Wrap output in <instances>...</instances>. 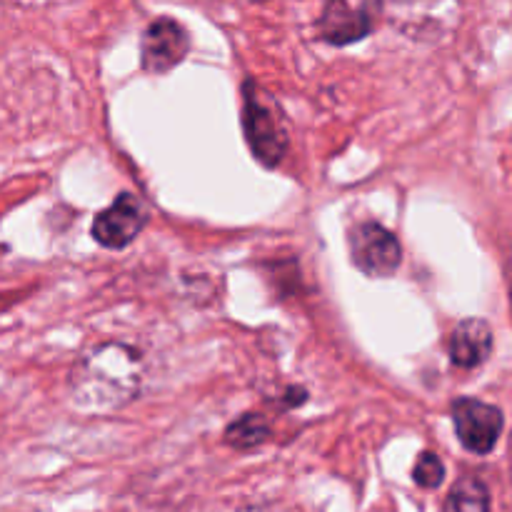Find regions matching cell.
Returning a JSON list of instances; mask_svg holds the SVG:
<instances>
[{"label":"cell","mask_w":512,"mask_h":512,"mask_svg":"<svg viewBox=\"0 0 512 512\" xmlns=\"http://www.w3.org/2000/svg\"><path fill=\"white\" fill-rule=\"evenodd\" d=\"M350 255L355 268L370 278H388L403 263L398 235L380 223H363L350 233Z\"/></svg>","instance_id":"obj_3"},{"label":"cell","mask_w":512,"mask_h":512,"mask_svg":"<svg viewBox=\"0 0 512 512\" xmlns=\"http://www.w3.org/2000/svg\"><path fill=\"white\" fill-rule=\"evenodd\" d=\"M243 125L245 138H248L250 150L255 158L273 168L283 160L288 150V135H285L283 123H280L278 110L273 108L263 90L255 83L245 85V108H243Z\"/></svg>","instance_id":"obj_2"},{"label":"cell","mask_w":512,"mask_h":512,"mask_svg":"<svg viewBox=\"0 0 512 512\" xmlns=\"http://www.w3.org/2000/svg\"><path fill=\"white\" fill-rule=\"evenodd\" d=\"M143 363L133 348L120 343L90 350L70 373V398L85 413H115L138 395Z\"/></svg>","instance_id":"obj_1"},{"label":"cell","mask_w":512,"mask_h":512,"mask_svg":"<svg viewBox=\"0 0 512 512\" xmlns=\"http://www.w3.org/2000/svg\"><path fill=\"white\" fill-rule=\"evenodd\" d=\"M493 353V328L485 320H463L450 338V360L463 370L483 365Z\"/></svg>","instance_id":"obj_8"},{"label":"cell","mask_w":512,"mask_h":512,"mask_svg":"<svg viewBox=\"0 0 512 512\" xmlns=\"http://www.w3.org/2000/svg\"><path fill=\"white\" fill-rule=\"evenodd\" d=\"M145 223H148V213H145L143 203L135 195L120 193L113 205H108L103 213H98L90 233H93V238L103 248L123 250L125 245H130L138 238Z\"/></svg>","instance_id":"obj_5"},{"label":"cell","mask_w":512,"mask_h":512,"mask_svg":"<svg viewBox=\"0 0 512 512\" xmlns=\"http://www.w3.org/2000/svg\"><path fill=\"white\" fill-rule=\"evenodd\" d=\"M190 38L188 30L173 18H158L148 25L143 35V45H140V53H143V68L148 73L163 75L168 70H173L175 65L183 63V58L188 55Z\"/></svg>","instance_id":"obj_6"},{"label":"cell","mask_w":512,"mask_h":512,"mask_svg":"<svg viewBox=\"0 0 512 512\" xmlns=\"http://www.w3.org/2000/svg\"><path fill=\"white\" fill-rule=\"evenodd\" d=\"M453 420L455 433H458V440L463 443V448L478 455L493 453L505 425L503 413L495 405L473 398L455 400Z\"/></svg>","instance_id":"obj_4"},{"label":"cell","mask_w":512,"mask_h":512,"mask_svg":"<svg viewBox=\"0 0 512 512\" xmlns=\"http://www.w3.org/2000/svg\"><path fill=\"white\" fill-rule=\"evenodd\" d=\"M373 28L370 13L365 10H353L345 0H328L323 15L318 20L320 38L335 45H348L355 40L365 38Z\"/></svg>","instance_id":"obj_7"},{"label":"cell","mask_w":512,"mask_h":512,"mask_svg":"<svg viewBox=\"0 0 512 512\" xmlns=\"http://www.w3.org/2000/svg\"><path fill=\"white\" fill-rule=\"evenodd\" d=\"M268 438H270L268 420L253 413L245 415V418H240L238 423L230 425L228 433H225V443L233 445V448L238 450L258 448V445H263Z\"/></svg>","instance_id":"obj_9"},{"label":"cell","mask_w":512,"mask_h":512,"mask_svg":"<svg viewBox=\"0 0 512 512\" xmlns=\"http://www.w3.org/2000/svg\"><path fill=\"white\" fill-rule=\"evenodd\" d=\"M448 510H488L490 508V493L480 478H460L458 485L453 488L450 498L445 500Z\"/></svg>","instance_id":"obj_10"},{"label":"cell","mask_w":512,"mask_h":512,"mask_svg":"<svg viewBox=\"0 0 512 512\" xmlns=\"http://www.w3.org/2000/svg\"><path fill=\"white\" fill-rule=\"evenodd\" d=\"M413 478H415V483L425 490L440 488L445 480L443 460H440L435 453H430V450H425V453L418 458V465H415V470H413Z\"/></svg>","instance_id":"obj_11"}]
</instances>
